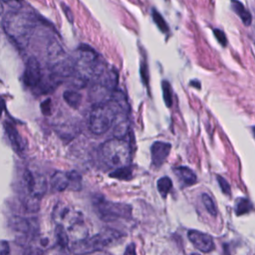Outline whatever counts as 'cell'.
<instances>
[{
	"label": "cell",
	"mask_w": 255,
	"mask_h": 255,
	"mask_svg": "<svg viewBox=\"0 0 255 255\" xmlns=\"http://www.w3.org/2000/svg\"><path fill=\"white\" fill-rule=\"evenodd\" d=\"M2 28L15 46L19 49H24L28 45L33 34L35 23L28 15L12 10L4 15L2 19Z\"/></svg>",
	"instance_id": "6da1fadb"
},
{
	"label": "cell",
	"mask_w": 255,
	"mask_h": 255,
	"mask_svg": "<svg viewBox=\"0 0 255 255\" xmlns=\"http://www.w3.org/2000/svg\"><path fill=\"white\" fill-rule=\"evenodd\" d=\"M62 7H63V11H64V13L66 14V17H67V19L72 23L73 21H74V19H73V13H72V11L70 10V8L66 5V4H63L62 3Z\"/></svg>",
	"instance_id": "83f0119b"
},
{
	"label": "cell",
	"mask_w": 255,
	"mask_h": 255,
	"mask_svg": "<svg viewBox=\"0 0 255 255\" xmlns=\"http://www.w3.org/2000/svg\"><path fill=\"white\" fill-rule=\"evenodd\" d=\"M201 198H202L203 205H204L205 209L207 210V212H208L211 216H216V214H217V209H216V206H215L214 201L212 200V198H211L207 193H203Z\"/></svg>",
	"instance_id": "d6986e66"
},
{
	"label": "cell",
	"mask_w": 255,
	"mask_h": 255,
	"mask_svg": "<svg viewBox=\"0 0 255 255\" xmlns=\"http://www.w3.org/2000/svg\"><path fill=\"white\" fill-rule=\"evenodd\" d=\"M173 170H174V174H176V176L178 177V179L180 180V182L183 185L189 186V185H193L194 183H196V181H197L196 174L189 167L177 166Z\"/></svg>",
	"instance_id": "7c38bea8"
},
{
	"label": "cell",
	"mask_w": 255,
	"mask_h": 255,
	"mask_svg": "<svg viewBox=\"0 0 255 255\" xmlns=\"http://www.w3.org/2000/svg\"><path fill=\"white\" fill-rule=\"evenodd\" d=\"M4 128L6 130L7 136L9 138L10 144L12 146V148L19 154H22L25 149H26V141L24 140V138L21 136V134L19 133V131L17 130V128L10 123H5L4 124Z\"/></svg>",
	"instance_id": "8fae6325"
},
{
	"label": "cell",
	"mask_w": 255,
	"mask_h": 255,
	"mask_svg": "<svg viewBox=\"0 0 255 255\" xmlns=\"http://www.w3.org/2000/svg\"><path fill=\"white\" fill-rule=\"evenodd\" d=\"M152 19L154 21V23L156 24V26L158 27V29L162 32V33H166L168 32V26L165 22V20L163 19V17L156 11V10H152Z\"/></svg>",
	"instance_id": "44dd1931"
},
{
	"label": "cell",
	"mask_w": 255,
	"mask_h": 255,
	"mask_svg": "<svg viewBox=\"0 0 255 255\" xmlns=\"http://www.w3.org/2000/svg\"><path fill=\"white\" fill-rule=\"evenodd\" d=\"M93 206L97 215L104 221L128 219L131 216V206L127 203L108 200L103 195H95Z\"/></svg>",
	"instance_id": "277c9868"
},
{
	"label": "cell",
	"mask_w": 255,
	"mask_h": 255,
	"mask_svg": "<svg viewBox=\"0 0 255 255\" xmlns=\"http://www.w3.org/2000/svg\"><path fill=\"white\" fill-rule=\"evenodd\" d=\"M41 110L44 115H50L51 113V100L48 99L41 104Z\"/></svg>",
	"instance_id": "4316f807"
},
{
	"label": "cell",
	"mask_w": 255,
	"mask_h": 255,
	"mask_svg": "<svg viewBox=\"0 0 255 255\" xmlns=\"http://www.w3.org/2000/svg\"><path fill=\"white\" fill-rule=\"evenodd\" d=\"M124 235L116 230L107 228L104 231L92 236L73 241L70 250L74 255H87L96 251H102L119 243Z\"/></svg>",
	"instance_id": "7a4b0ae2"
},
{
	"label": "cell",
	"mask_w": 255,
	"mask_h": 255,
	"mask_svg": "<svg viewBox=\"0 0 255 255\" xmlns=\"http://www.w3.org/2000/svg\"><path fill=\"white\" fill-rule=\"evenodd\" d=\"M50 186L53 191L60 192L66 189L79 190L82 186V177L77 171H55L51 176Z\"/></svg>",
	"instance_id": "5b68a950"
},
{
	"label": "cell",
	"mask_w": 255,
	"mask_h": 255,
	"mask_svg": "<svg viewBox=\"0 0 255 255\" xmlns=\"http://www.w3.org/2000/svg\"><path fill=\"white\" fill-rule=\"evenodd\" d=\"M162 87V95H163V100L166 105V107H170L172 104V90L171 86L167 81H163L161 84Z\"/></svg>",
	"instance_id": "ffe728a7"
},
{
	"label": "cell",
	"mask_w": 255,
	"mask_h": 255,
	"mask_svg": "<svg viewBox=\"0 0 255 255\" xmlns=\"http://www.w3.org/2000/svg\"><path fill=\"white\" fill-rule=\"evenodd\" d=\"M100 154L105 165L112 169L129 165L131 160V148L128 141L120 137L105 141L101 145Z\"/></svg>",
	"instance_id": "3957f363"
},
{
	"label": "cell",
	"mask_w": 255,
	"mask_h": 255,
	"mask_svg": "<svg viewBox=\"0 0 255 255\" xmlns=\"http://www.w3.org/2000/svg\"><path fill=\"white\" fill-rule=\"evenodd\" d=\"M0 255H10V245L7 241H0Z\"/></svg>",
	"instance_id": "484cf974"
},
{
	"label": "cell",
	"mask_w": 255,
	"mask_h": 255,
	"mask_svg": "<svg viewBox=\"0 0 255 255\" xmlns=\"http://www.w3.org/2000/svg\"><path fill=\"white\" fill-rule=\"evenodd\" d=\"M187 237L192 245L199 251L203 253H209L214 249L213 238L204 232L191 229L187 232Z\"/></svg>",
	"instance_id": "9c48e42d"
},
{
	"label": "cell",
	"mask_w": 255,
	"mask_h": 255,
	"mask_svg": "<svg viewBox=\"0 0 255 255\" xmlns=\"http://www.w3.org/2000/svg\"><path fill=\"white\" fill-rule=\"evenodd\" d=\"M63 98H64L65 102L73 109H78L81 104V100H82L81 94L75 90L65 91L63 94Z\"/></svg>",
	"instance_id": "9a60e30c"
},
{
	"label": "cell",
	"mask_w": 255,
	"mask_h": 255,
	"mask_svg": "<svg viewBox=\"0 0 255 255\" xmlns=\"http://www.w3.org/2000/svg\"><path fill=\"white\" fill-rule=\"evenodd\" d=\"M0 1L6 3L9 7H11L12 9H14L16 11H18L22 6L21 0H0Z\"/></svg>",
	"instance_id": "d4e9b609"
},
{
	"label": "cell",
	"mask_w": 255,
	"mask_h": 255,
	"mask_svg": "<svg viewBox=\"0 0 255 255\" xmlns=\"http://www.w3.org/2000/svg\"><path fill=\"white\" fill-rule=\"evenodd\" d=\"M131 170H132L131 167L129 165H127V166H124V167L114 169V171L110 175L112 177H116L118 179L128 180V179L131 178V173H132Z\"/></svg>",
	"instance_id": "ac0fdd59"
},
{
	"label": "cell",
	"mask_w": 255,
	"mask_h": 255,
	"mask_svg": "<svg viewBox=\"0 0 255 255\" xmlns=\"http://www.w3.org/2000/svg\"><path fill=\"white\" fill-rule=\"evenodd\" d=\"M252 210V204L249 199L245 197H239L235 201V213L236 215H243Z\"/></svg>",
	"instance_id": "2e32d148"
},
{
	"label": "cell",
	"mask_w": 255,
	"mask_h": 255,
	"mask_svg": "<svg viewBox=\"0 0 255 255\" xmlns=\"http://www.w3.org/2000/svg\"><path fill=\"white\" fill-rule=\"evenodd\" d=\"M217 180H218V183H219V185H220V187H221V190H222L225 194L229 195V194L231 193V190H230V185H229V183L226 181V179L223 178L222 176L218 175V176H217Z\"/></svg>",
	"instance_id": "603a6c76"
},
{
	"label": "cell",
	"mask_w": 255,
	"mask_h": 255,
	"mask_svg": "<svg viewBox=\"0 0 255 255\" xmlns=\"http://www.w3.org/2000/svg\"><path fill=\"white\" fill-rule=\"evenodd\" d=\"M231 8L240 17V19L246 26H249L251 24L252 16H251L250 12L248 10H246V8L244 7V5L241 2H239L237 0H231Z\"/></svg>",
	"instance_id": "5bb4252c"
},
{
	"label": "cell",
	"mask_w": 255,
	"mask_h": 255,
	"mask_svg": "<svg viewBox=\"0 0 255 255\" xmlns=\"http://www.w3.org/2000/svg\"><path fill=\"white\" fill-rule=\"evenodd\" d=\"M10 227L17 234L19 242L34 239L38 231V225L35 220L20 216H14L10 219Z\"/></svg>",
	"instance_id": "52a82bcc"
},
{
	"label": "cell",
	"mask_w": 255,
	"mask_h": 255,
	"mask_svg": "<svg viewBox=\"0 0 255 255\" xmlns=\"http://www.w3.org/2000/svg\"><path fill=\"white\" fill-rule=\"evenodd\" d=\"M171 149V144L164 141H154L150 147L151 164L159 167L166 160Z\"/></svg>",
	"instance_id": "30bf717a"
},
{
	"label": "cell",
	"mask_w": 255,
	"mask_h": 255,
	"mask_svg": "<svg viewBox=\"0 0 255 255\" xmlns=\"http://www.w3.org/2000/svg\"><path fill=\"white\" fill-rule=\"evenodd\" d=\"M124 255H135V245H134V243H130L129 245L127 246Z\"/></svg>",
	"instance_id": "f1b7e54d"
},
{
	"label": "cell",
	"mask_w": 255,
	"mask_h": 255,
	"mask_svg": "<svg viewBox=\"0 0 255 255\" xmlns=\"http://www.w3.org/2000/svg\"><path fill=\"white\" fill-rule=\"evenodd\" d=\"M55 235H56V243L60 247L61 252H63V253L68 252V250L70 248L69 236L67 235V232L62 225L57 224L56 229H55Z\"/></svg>",
	"instance_id": "4fadbf2b"
},
{
	"label": "cell",
	"mask_w": 255,
	"mask_h": 255,
	"mask_svg": "<svg viewBox=\"0 0 255 255\" xmlns=\"http://www.w3.org/2000/svg\"><path fill=\"white\" fill-rule=\"evenodd\" d=\"M23 255H45V249L42 248L41 246L37 245H28L24 252Z\"/></svg>",
	"instance_id": "7402d4cb"
},
{
	"label": "cell",
	"mask_w": 255,
	"mask_h": 255,
	"mask_svg": "<svg viewBox=\"0 0 255 255\" xmlns=\"http://www.w3.org/2000/svg\"><path fill=\"white\" fill-rule=\"evenodd\" d=\"M213 32H214V36L216 37V39L218 40V42H219L222 46H226V44H227V39H226L225 34H224L221 30H218V29L213 30Z\"/></svg>",
	"instance_id": "cb8c5ba5"
},
{
	"label": "cell",
	"mask_w": 255,
	"mask_h": 255,
	"mask_svg": "<svg viewBox=\"0 0 255 255\" xmlns=\"http://www.w3.org/2000/svg\"><path fill=\"white\" fill-rule=\"evenodd\" d=\"M24 84L29 88H36L42 81V72L39 61L35 57H30L26 64L23 74Z\"/></svg>",
	"instance_id": "ba28073f"
},
{
	"label": "cell",
	"mask_w": 255,
	"mask_h": 255,
	"mask_svg": "<svg viewBox=\"0 0 255 255\" xmlns=\"http://www.w3.org/2000/svg\"><path fill=\"white\" fill-rule=\"evenodd\" d=\"M157 190L159 192V194L161 195V197L165 198L167 196V194L169 193V191L171 190L172 187V181L169 177L167 176H162L161 178H159L157 180Z\"/></svg>",
	"instance_id": "e0dca14e"
},
{
	"label": "cell",
	"mask_w": 255,
	"mask_h": 255,
	"mask_svg": "<svg viewBox=\"0 0 255 255\" xmlns=\"http://www.w3.org/2000/svg\"><path fill=\"white\" fill-rule=\"evenodd\" d=\"M3 13V5H2V2L0 1V15Z\"/></svg>",
	"instance_id": "f546056e"
},
{
	"label": "cell",
	"mask_w": 255,
	"mask_h": 255,
	"mask_svg": "<svg viewBox=\"0 0 255 255\" xmlns=\"http://www.w3.org/2000/svg\"><path fill=\"white\" fill-rule=\"evenodd\" d=\"M192 255H198V254H192Z\"/></svg>",
	"instance_id": "4dcf8cb0"
},
{
	"label": "cell",
	"mask_w": 255,
	"mask_h": 255,
	"mask_svg": "<svg viewBox=\"0 0 255 255\" xmlns=\"http://www.w3.org/2000/svg\"><path fill=\"white\" fill-rule=\"evenodd\" d=\"M23 185L26 190L24 198H33L40 201L48 187L47 180L42 174L32 172L28 169L23 173Z\"/></svg>",
	"instance_id": "8992f818"
}]
</instances>
